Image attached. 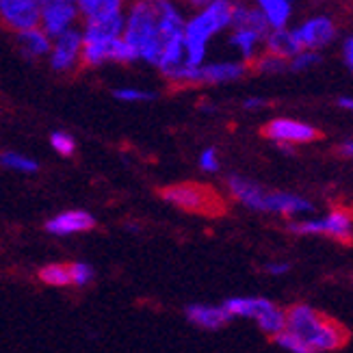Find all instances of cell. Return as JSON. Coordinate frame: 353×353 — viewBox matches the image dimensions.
Wrapping results in <instances>:
<instances>
[{"mask_svg": "<svg viewBox=\"0 0 353 353\" xmlns=\"http://www.w3.org/2000/svg\"><path fill=\"white\" fill-rule=\"evenodd\" d=\"M187 9L178 0H128L124 11V39L137 61L157 65L167 43L182 37Z\"/></svg>", "mask_w": 353, "mask_h": 353, "instance_id": "1", "label": "cell"}, {"mask_svg": "<svg viewBox=\"0 0 353 353\" xmlns=\"http://www.w3.org/2000/svg\"><path fill=\"white\" fill-rule=\"evenodd\" d=\"M232 11L234 0H210L208 5L187 15L182 41L184 52H187V63L191 68H199L208 61V46L217 35L230 30Z\"/></svg>", "mask_w": 353, "mask_h": 353, "instance_id": "2", "label": "cell"}, {"mask_svg": "<svg viewBox=\"0 0 353 353\" xmlns=\"http://www.w3.org/2000/svg\"><path fill=\"white\" fill-rule=\"evenodd\" d=\"M286 332L295 334L310 353L343 349L349 341V332L343 323L308 303H293L286 308Z\"/></svg>", "mask_w": 353, "mask_h": 353, "instance_id": "3", "label": "cell"}, {"mask_svg": "<svg viewBox=\"0 0 353 353\" xmlns=\"http://www.w3.org/2000/svg\"><path fill=\"white\" fill-rule=\"evenodd\" d=\"M286 230L299 236H330L339 243H351L353 241V214L345 208H334L321 219L308 217V219L288 221Z\"/></svg>", "mask_w": 353, "mask_h": 353, "instance_id": "4", "label": "cell"}, {"mask_svg": "<svg viewBox=\"0 0 353 353\" xmlns=\"http://www.w3.org/2000/svg\"><path fill=\"white\" fill-rule=\"evenodd\" d=\"M165 202H170L182 210L189 212H202V214H219L225 204L223 199L214 193L210 187L204 184H195V182H182L174 184V187H167L161 191Z\"/></svg>", "mask_w": 353, "mask_h": 353, "instance_id": "5", "label": "cell"}, {"mask_svg": "<svg viewBox=\"0 0 353 353\" xmlns=\"http://www.w3.org/2000/svg\"><path fill=\"white\" fill-rule=\"evenodd\" d=\"M293 30L303 50L319 52L334 43L336 35H339V24L330 13H314L310 18L301 20Z\"/></svg>", "mask_w": 353, "mask_h": 353, "instance_id": "6", "label": "cell"}, {"mask_svg": "<svg viewBox=\"0 0 353 353\" xmlns=\"http://www.w3.org/2000/svg\"><path fill=\"white\" fill-rule=\"evenodd\" d=\"M263 134L278 145H290V148L312 143L321 137V132L312 124H305V121H299L293 117H275L267 121Z\"/></svg>", "mask_w": 353, "mask_h": 353, "instance_id": "7", "label": "cell"}, {"mask_svg": "<svg viewBox=\"0 0 353 353\" xmlns=\"http://www.w3.org/2000/svg\"><path fill=\"white\" fill-rule=\"evenodd\" d=\"M81 52H83V33L79 26L52 39L48 65L57 74H70L81 65Z\"/></svg>", "mask_w": 353, "mask_h": 353, "instance_id": "8", "label": "cell"}, {"mask_svg": "<svg viewBox=\"0 0 353 353\" xmlns=\"http://www.w3.org/2000/svg\"><path fill=\"white\" fill-rule=\"evenodd\" d=\"M41 15L39 0H0V26L11 33H24V30L37 28Z\"/></svg>", "mask_w": 353, "mask_h": 353, "instance_id": "9", "label": "cell"}, {"mask_svg": "<svg viewBox=\"0 0 353 353\" xmlns=\"http://www.w3.org/2000/svg\"><path fill=\"white\" fill-rule=\"evenodd\" d=\"M81 26V15L76 9V3H48L41 5L39 28L50 39L68 33L72 28Z\"/></svg>", "mask_w": 353, "mask_h": 353, "instance_id": "10", "label": "cell"}, {"mask_svg": "<svg viewBox=\"0 0 353 353\" xmlns=\"http://www.w3.org/2000/svg\"><path fill=\"white\" fill-rule=\"evenodd\" d=\"M250 72V65L239 59H223V61H206L195 72V85H225L241 81Z\"/></svg>", "mask_w": 353, "mask_h": 353, "instance_id": "11", "label": "cell"}, {"mask_svg": "<svg viewBox=\"0 0 353 353\" xmlns=\"http://www.w3.org/2000/svg\"><path fill=\"white\" fill-rule=\"evenodd\" d=\"M260 212H273V214H282V217L293 219V217H301V214H312L314 204L297 193L267 189L265 199H263V210Z\"/></svg>", "mask_w": 353, "mask_h": 353, "instance_id": "12", "label": "cell"}, {"mask_svg": "<svg viewBox=\"0 0 353 353\" xmlns=\"http://www.w3.org/2000/svg\"><path fill=\"white\" fill-rule=\"evenodd\" d=\"M94 228H96V217L87 210H63L43 223V230L52 236L91 232Z\"/></svg>", "mask_w": 353, "mask_h": 353, "instance_id": "13", "label": "cell"}, {"mask_svg": "<svg viewBox=\"0 0 353 353\" xmlns=\"http://www.w3.org/2000/svg\"><path fill=\"white\" fill-rule=\"evenodd\" d=\"M228 43L239 54V61L252 65L256 57L263 52V43H265V33H258L254 28H243V26H234L228 30Z\"/></svg>", "mask_w": 353, "mask_h": 353, "instance_id": "14", "label": "cell"}, {"mask_svg": "<svg viewBox=\"0 0 353 353\" xmlns=\"http://www.w3.org/2000/svg\"><path fill=\"white\" fill-rule=\"evenodd\" d=\"M81 33L85 43H106L121 39L124 35V13L111 15L104 20H94V22H83Z\"/></svg>", "mask_w": 353, "mask_h": 353, "instance_id": "15", "label": "cell"}, {"mask_svg": "<svg viewBox=\"0 0 353 353\" xmlns=\"http://www.w3.org/2000/svg\"><path fill=\"white\" fill-rule=\"evenodd\" d=\"M184 316H187L189 323H193L199 330H221L225 327L230 321V314L223 310V305H208V303H189L184 308Z\"/></svg>", "mask_w": 353, "mask_h": 353, "instance_id": "16", "label": "cell"}, {"mask_svg": "<svg viewBox=\"0 0 353 353\" xmlns=\"http://www.w3.org/2000/svg\"><path fill=\"white\" fill-rule=\"evenodd\" d=\"M303 48L295 35V30L286 26V28H273L265 35V43H263V52L273 54L278 59L290 61L295 54H299Z\"/></svg>", "mask_w": 353, "mask_h": 353, "instance_id": "17", "label": "cell"}, {"mask_svg": "<svg viewBox=\"0 0 353 353\" xmlns=\"http://www.w3.org/2000/svg\"><path fill=\"white\" fill-rule=\"evenodd\" d=\"M250 3L265 18L269 30L286 28L290 24V20H293V13H295L293 0H250Z\"/></svg>", "mask_w": 353, "mask_h": 353, "instance_id": "18", "label": "cell"}, {"mask_svg": "<svg viewBox=\"0 0 353 353\" xmlns=\"http://www.w3.org/2000/svg\"><path fill=\"white\" fill-rule=\"evenodd\" d=\"M128 7V0H76V9L83 22H94V20H104L111 15L124 13Z\"/></svg>", "mask_w": 353, "mask_h": 353, "instance_id": "19", "label": "cell"}, {"mask_svg": "<svg viewBox=\"0 0 353 353\" xmlns=\"http://www.w3.org/2000/svg\"><path fill=\"white\" fill-rule=\"evenodd\" d=\"M15 41H18L20 52L26 59H30V61L48 59L50 48H52V39L46 35L39 26L30 28V30H24V33H18V35H15Z\"/></svg>", "mask_w": 353, "mask_h": 353, "instance_id": "20", "label": "cell"}, {"mask_svg": "<svg viewBox=\"0 0 353 353\" xmlns=\"http://www.w3.org/2000/svg\"><path fill=\"white\" fill-rule=\"evenodd\" d=\"M243 26V28H254L258 33H269V26L260 11L250 3V0H234V11H232V26Z\"/></svg>", "mask_w": 353, "mask_h": 353, "instance_id": "21", "label": "cell"}, {"mask_svg": "<svg viewBox=\"0 0 353 353\" xmlns=\"http://www.w3.org/2000/svg\"><path fill=\"white\" fill-rule=\"evenodd\" d=\"M254 321H256L258 330L263 332L265 336H269V339H275V336L282 334L286 330V310L280 308V305H275L269 299V303L265 305L263 310H260V314Z\"/></svg>", "mask_w": 353, "mask_h": 353, "instance_id": "22", "label": "cell"}, {"mask_svg": "<svg viewBox=\"0 0 353 353\" xmlns=\"http://www.w3.org/2000/svg\"><path fill=\"white\" fill-rule=\"evenodd\" d=\"M267 303L269 299L265 297H230L221 305L230 319H256Z\"/></svg>", "mask_w": 353, "mask_h": 353, "instance_id": "23", "label": "cell"}, {"mask_svg": "<svg viewBox=\"0 0 353 353\" xmlns=\"http://www.w3.org/2000/svg\"><path fill=\"white\" fill-rule=\"evenodd\" d=\"M0 167H5L9 172H18V174H37L39 172V163L35 159H30L22 152L15 150H3L0 152Z\"/></svg>", "mask_w": 353, "mask_h": 353, "instance_id": "24", "label": "cell"}, {"mask_svg": "<svg viewBox=\"0 0 353 353\" xmlns=\"http://www.w3.org/2000/svg\"><path fill=\"white\" fill-rule=\"evenodd\" d=\"M37 278L46 284V286H54V288H65L72 286V273H70V265L68 263H52L39 269Z\"/></svg>", "mask_w": 353, "mask_h": 353, "instance_id": "25", "label": "cell"}, {"mask_svg": "<svg viewBox=\"0 0 353 353\" xmlns=\"http://www.w3.org/2000/svg\"><path fill=\"white\" fill-rule=\"evenodd\" d=\"M113 98L126 104H137V102H152L157 100V91L141 89V87H117L113 89Z\"/></svg>", "mask_w": 353, "mask_h": 353, "instance_id": "26", "label": "cell"}, {"mask_svg": "<svg viewBox=\"0 0 353 353\" xmlns=\"http://www.w3.org/2000/svg\"><path fill=\"white\" fill-rule=\"evenodd\" d=\"M250 68H254L260 74H269L271 76V74H282V72H286L288 70V61L278 59V57H273V54H267V52H260Z\"/></svg>", "mask_w": 353, "mask_h": 353, "instance_id": "27", "label": "cell"}, {"mask_svg": "<svg viewBox=\"0 0 353 353\" xmlns=\"http://www.w3.org/2000/svg\"><path fill=\"white\" fill-rule=\"evenodd\" d=\"M70 273H72V286L85 288L94 284L96 280V269L87 263H70Z\"/></svg>", "mask_w": 353, "mask_h": 353, "instance_id": "28", "label": "cell"}, {"mask_svg": "<svg viewBox=\"0 0 353 353\" xmlns=\"http://www.w3.org/2000/svg\"><path fill=\"white\" fill-rule=\"evenodd\" d=\"M50 145H52V150L57 152L59 157H65V159H70L76 152L74 137L70 132H65V130H54L50 134Z\"/></svg>", "mask_w": 353, "mask_h": 353, "instance_id": "29", "label": "cell"}, {"mask_svg": "<svg viewBox=\"0 0 353 353\" xmlns=\"http://www.w3.org/2000/svg\"><path fill=\"white\" fill-rule=\"evenodd\" d=\"M321 63V52L314 50H301L299 54H295L288 61V70L290 72H308L312 68H316Z\"/></svg>", "mask_w": 353, "mask_h": 353, "instance_id": "30", "label": "cell"}, {"mask_svg": "<svg viewBox=\"0 0 353 353\" xmlns=\"http://www.w3.org/2000/svg\"><path fill=\"white\" fill-rule=\"evenodd\" d=\"M275 345L278 347H282L284 351H288V353H310L308 349H305V345L297 339L295 334H290V332H282V334H278L275 336Z\"/></svg>", "mask_w": 353, "mask_h": 353, "instance_id": "31", "label": "cell"}, {"mask_svg": "<svg viewBox=\"0 0 353 353\" xmlns=\"http://www.w3.org/2000/svg\"><path fill=\"white\" fill-rule=\"evenodd\" d=\"M199 170L206 172V174H217L219 167H221V161H219V152L214 148H206L202 150V154H199Z\"/></svg>", "mask_w": 353, "mask_h": 353, "instance_id": "32", "label": "cell"}, {"mask_svg": "<svg viewBox=\"0 0 353 353\" xmlns=\"http://www.w3.org/2000/svg\"><path fill=\"white\" fill-rule=\"evenodd\" d=\"M343 57H345L347 68L353 72V35H349L343 43Z\"/></svg>", "mask_w": 353, "mask_h": 353, "instance_id": "33", "label": "cell"}, {"mask_svg": "<svg viewBox=\"0 0 353 353\" xmlns=\"http://www.w3.org/2000/svg\"><path fill=\"white\" fill-rule=\"evenodd\" d=\"M265 271H267L269 275H286V273L290 271V265H288V263H269V265L265 267Z\"/></svg>", "mask_w": 353, "mask_h": 353, "instance_id": "34", "label": "cell"}, {"mask_svg": "<svg viewBox=\"0 0 353 353\" xmlns=\"http://www.w3.org/2000/svg\"><path fill=\"white\" fill-rule=\"evenodd\" d=\"M267 106V100L263 98H248V100H243V109L245 111H258V109H265Z\"/></svg>", "mask_w": 353, "mask_h": 353, "instance_id": "35", "label": "cell"}, {"mask_svg": "<svg viewBox=\"0 0 353 353\" xmlns=\"http://www.w3.org/2000/svg\"><path fill=\"white\" fill-rule=\"evenodd\" d=\"M178 3H180L184 9H191V11H195V9H199V7L208 5L210 0H178Z\"/></svg>", "mask_w": 353, "mask_h": 353, "instance_id": "36", "label": "cell"}, {"mask_svg": "<svg viewBox=\"0 0 353 353\" xmlns=\"http://www.w3.org/2000/svg\"><path fill=\"white\" fill-rule=\"evenodd\" d=\"M341 154H343L345 159H353V139H351V141H345V143L341 145Z\"/></svg>", "mask_w": 353, "mask_h": 353, "instance_id": "37", "label": "cell"}, {"mask_svg": "<svg viewBox=\"0 0 353 353\" xmlns=\"http://www.w3.org/2000/svg\"><path fill=\"white\" fill-rule=\"evenodd\" d=\"M339 106H343L347 111H353V98H339Z\"/></svg>", "mask_w": 353, "mask_h": 353, "instance_id": "38", "label": "cell"}, {"mask_svg": "<svg viewBox=\"0 0 353 353\" xmlns=\"http://www.w3.org/2000/svg\"><path fill=\"white\" fill-rule=\"evenodd\" d=\"M41 5H48V3H76V0H39Z\"/></svg>", "mask_w": 353, "mask_h": 353, "instance_id": "39", "label": "cell"}, {"mask_svg": "<svg viewBox=\"0 0 353 353\" xmlns=\"http://www.w3.org/2000/svg\"><path fill=\"white\" fill-rule=\"evenodd\" d=\"M323 3H327V0H323Z\"/></svg>", "mask_w": 353, "mask_h": 353, "instance_id": "40", "label": "cell"}]
</instances>
